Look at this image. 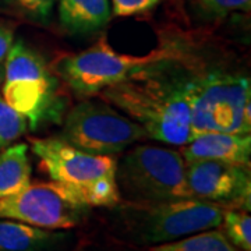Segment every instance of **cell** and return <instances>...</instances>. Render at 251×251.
Here are the masks:
<instances>
[{"label":"cell","mask_w":251,"mask_h":251,"mask_svg":"<svg viewBox=\"0 0 251 251\" xmlns=\"http://www.w3.org/2000/svg\"><path fill=\"white\" fill-rule=\"evenodd\" d=\"M201 9L211 16L225 17L236 11L249 13L251 0H197Z\"/></svg>","instance_id":"19"},{"label":"cell","mask_w":251,"mask_h":251,"mask_svg":"<svg viewBox=\"0 0 251 251\" xmlns=\"http://www.w3.org/2000/svg\"><path fill=\"white\" fill-rule=\"evenodd\" d=\"M3 67L0 94L10 108L27 119L28 128L62 123L67 108L62 81L35 48L24 39L16 41Z\"/></svg>","instance_id":"4"},{"label":"cell","mask_w":251,"mask_h":251,"mask_svg":"<svg viewBox=\"0 0 251 251\" xmlns=\"http://www.w3.org/2000/svg\"><path fill=\"white\" fill-rule=\"evenodd\" d=\"M31 176L32 165L27 144H11L0 152V198L27 188Z\"/></svg>","instance_id":"14"},{"label":"cell","mask_w":251,"mask_h":251,"mask_svg":"<svg viewBox=\"0 0 251 251\" xmlns=\"http://www.w3.org/2000/svg\"><path fill=\"white\" fill-rule=\"evenodd\" d=\"M27 130V119L10 108L0 94V152L16 143Z\"/></svg>","instance_id":"18"},{"label":"cell","mask_w":251,"mask_h":251,"mask_svg":"<svg viewBox=\"0 0 251 251\" xmlns=\"http://www.w3.org/2000/svg\"><path fill=\"white\" fill-rule=\"evenodd\" d=\"M57 0H3V4L17 17L34 24L48 25Z\"/></svg>","instance_id":"17"},{"label":"cell","mask_w":251,"mask_h":251,"mask_svg":"<svg viewBox=\"0 0 251 251\" xmlns=\"http://www.w3.org/2000/svg\"><path fill=\"white\" fill-rule=\"evenodd\" d=\"M59 21L70 34H91L109 23V0H57Z\"/></svg>","instance_id":"13"},{"label":"cell","mask_w":251,"mask_h":251,"mask_svg":"<svg viewBox=\"0 0 251 251\" xmlns=\"http://www.w3.org/2000/svg\"><path fill=\"white\" fill-rule=\"evenodd\" d=\"M3 74H4V67H3V64H0V85L3 81Z\"/></svg>","instance_id":"22"},{"label":"cell","mask_w":251,"mask_h":251,"mask_svg":"<svg viewBox=\"0 0 251 251\" xmlns=\"http://www.w3.org/2000/svg\"><path fill=\"white\" fill-rule=\"evenodd\" d=\"M166 35L186 78L191 138L204 133L250 134V75L227 60L206 59L188 36Z\"/></svg>","instance_id":"1"},{"label":"cell","mask_w":251,"mask_h":251,"mask_svg":"<svg viewBox=\"0 0 251 251\" xmlns=\"http://www.w3.org/2000/svg\"><path fill=\"white\" fill-rule=\"evenodd\" d=\"M13 44H14V27L10 23L0 21V64L4 63Z\"/></svg>","instance_id":"21"},{"label":"cell","mask_w":251,"mask_h":251,"mask_svg":"<svg viewBox=\"0 0 251 251\" xmlns=\"http://www.w3.org/2000/svg\"><path fill=\"white\" fill-rule=\"evenodd\" d=\"M77 251H91V250H77Z\"/></svg>","instance_id":"23"},{"label":"cell","mask_w":251,"mask_h":251,"mask_svg":"<svg viewBox=\"0 0 251 251\" xmlns=\"http://www.w3.org/2000/svg\"><path fill=\"white\" fill-rule=\"evenodd\" d=\"M63 141L97 155L120 153L147 133L134 120L119 112L103 99L85 98L63 117Z\"/></svg>","instance_id":"8"},{"label":"cell","mask_w":251,"mask_h":251,"mask_svg":"<svg viewBox=\"0 0 251 251\" xmlns=\"http://www.w3.org/2000/svg\"><path fill=\"white\" fill-rule=\"evenodd\" d=\"M113 208V227L127 242L158 246L219 227L226 208L197 198L158 202L120 201Z\"/></svg>","instance_id":"3"},{"label":"cell","mask_w":251,"mask_h":251,"mask_svg":"<svg viewBox=\"0 0 251 251\" xmlns=\"http://www.w3.org/2000/svg\"><path fill=\"white\" fill-rule=\"evenodd\" d=\"M150 251H239L218 227L181 237L175 242L151 246Z\"/></svg>","instance_id":"15"},{"label":"cell","mask_w":251,"mask_h":251,"mask_svg":"<svg viewBox=\"0 0 251 251\" xmlns=\"http://www.w3.org/2000/svg\"><path fill=\"white\" fill-rule=\"evenodd\" d=\"M221 226L227 240L242 251H251V218L243 209H226Z\"/></svg>","instance_id":"16"},{"label":"cell","mask_w":251,"mask_h":251,"mask_svg":"<svg viewBox=\"0 0 251 251\" xmlns=\"http://www.w3.org/2000/svg\"><path fill=\"white\" fill-rule=\"evenodd\" d=\"M116 183L120 201L158 202L193 198L186 162L177 150L159 145H137L117 161Z\"/></svg>","instance_id":"7"},{"label":"cell","mask_w":251,"mask_h":251,"mask_svg":"<svg viewBox=\"0 0 251 251\" xmlns=\"http://www.w3.org/2000/svg\"><path fill=\"white\" fill-rule=\"evenodd\" d=\"M152 63L141 73L100 92V97L125 113L147 133V137L181 147L191 140V108L186 78L173 56Z\"/></svg>","instance_id":"2"},{"label":"cell","mask_w":251,"mask_h":251,"mask_svg":"<svg viewBox=\"0 0 251 251\" xmlns=\"http://www.w3.org/2000/svg\"><path fill=\"white\" fill-rule=\"evenodd\" d=\"M90 206L57 181L29 184L20 193L0 198V219L45 229L66 230L84 222Z\"/></svg>","instance_id":"9"},{"label":"cell","mask_w":251,"mask_h":251,"mask_svg":"<svg viewBox=\"0 0 251 251\" xmlns=\"http://www.w3.org/2000/svg\"><path fill=\"white\" fill-rule=\"evenodd\" d=\"M184 162L221 161L250 166L251 137L237 133H204L181 145Z\"/></svg>","instance_id":"11"},{"label":"cell","mask_w":251,"mask_h":251,"mask_svg":"<svg viewBox=\"0 0 251 251\" xmlns=\"http://www.w3.org/2000/svg\"><path fill=\"white\" fill-rule=\"evenodd\" d=\"M31 151L50 180L72 190L85 205L112 208L120 202L115 156L85 152L59 137L32 140Z\"/></svg>","instance_id":"5"},{"label":"cell","mask_w":251,"mask_h":251,"mask_svg":"<svg viewBox=\"0 0 251 251\" xmlns=\"http://www.w3.org/2000/svg\"><path fill=\"white\" fill-rule=\"evenodd\" d=\"M169 52L171 48L163 36L156 49L143 56L119 53L106 36H100L85 50L59 56L50 64V69L77 97L92 98L165 59Z\"/></svg>","instance_id":"6"},{"label":"cell","mask_w":251,"mask_h":251,"mask_svg":"<svg viewBox=\"0 0 251 251\" xmlns=\"http://www.w3.org/2000/svg\"><path fill=\"white\" fill-rule=\"evenodd\" d=\"M186 179L193 198L226 209L250 211V166L221 161L186 162Z\"/></svg>","instance_id":"10"},{"label":"cell","mask_w":251,"mask_h":251,"mask_svg":"<svg viewBox=\"0 0 251 251\" xmlns=\"http://www.w3.org/2000/svg\"><path fill=\"white\" fill-rule=\"evenodd\" d=\"M161 0H112V14L116 17H133L148 13Z\"/></svg>","instance_id":"20"},{"label":"cell","mask_w":251,"mask_h":251,"mask_svg":"<svg viewBox=\"0 0 251 251\" xmlns=\"http://www.w3.org/2000/svg\"><path fill=\"white\" fill-rule=\"evenodd\" d=\"M72 242L64 230L0 219V251H64Z\"/></svg>","instance_id":"12"}]
</instances>
